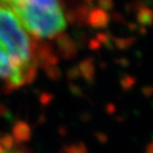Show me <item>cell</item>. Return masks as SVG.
I'll return each instance as SVG.
<instances>
[{
	"label": "cell",
	"mask_w": 153,
	"mask_h": 153,
	"mask_svg": "<svg viewBox=\"0 0 153 153\" xmlns=\"http://www.w3.org/2000/svg\"><path fill=\"white\" fill-rule=\"evenodd\" d=\"M32 35L8 8L0 5V82L16 90L33 82L38 57Z\"/></svg>",
	"instance_id": "obj_1"
},
{
	"label": "cell",
	"mask_w": 153,
	"mask_h": 153,
	"mask_svg": "<svg viewBox=\"0 0 153 153\" xmlns=\"http://www.w3.org/2000/svg\"><path fill=\"white\" fill-rule=\"evenodd\" d=\"M0 5L8 8L34 38H56L67 27L59 0H0Z\"/></svg>",
	"instance_id": "obj_2"
},
{
	"label": "cell",
	"mask_w": 153,
	"mask_h": 153,
	"mask_svg": "<svg viewBox=\"0 0 153 153\" xmlns=\"http://www.w3.org/2000/svg\"><path fill=\"white\" fill-rule=\"evenodd\" d=\"M0 153H27V151L19 144L16 135H0Z\"/></svg>",
	"instance_id": "obj_3"
}]
</instances>
